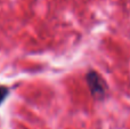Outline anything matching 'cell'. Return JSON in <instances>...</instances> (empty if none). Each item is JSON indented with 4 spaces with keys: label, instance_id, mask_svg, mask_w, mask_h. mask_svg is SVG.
Masks as SVG:
<instances>
[{
    "label": "cell",
    "instance_id": "cell-2",
    "mask_svg": "<svg viewBox=\"0 0 130 129\" xmlns=\"http://www.w3.org/2000/svg\"><path fill=\"white\" fill-rule=\"evenodd\" d=\"M8 94H9V89L7 88V87L0 86V105H1V103L4 102L5 100H6V97L8 96Z\"/></svg>",
    "mask_w": 130,
    "mask_h": 129
},
{
    "label": "cell",
    "instance_id": "cell-1",
    "mask_svg": "<svg viewBox=\"0 0 130 129\" xmlns=\"http://www.w3.org/2000/svg\"><path fill=\"white\" fill-rule=\"evenodd\" d=\"M87 84L90 89V93L96 100H103L107 91V86L104 79L95 71H89L87 73Z\"/></svg>",
    "mask_w": 130,
    "mask_h": 129
}]
</instances>
